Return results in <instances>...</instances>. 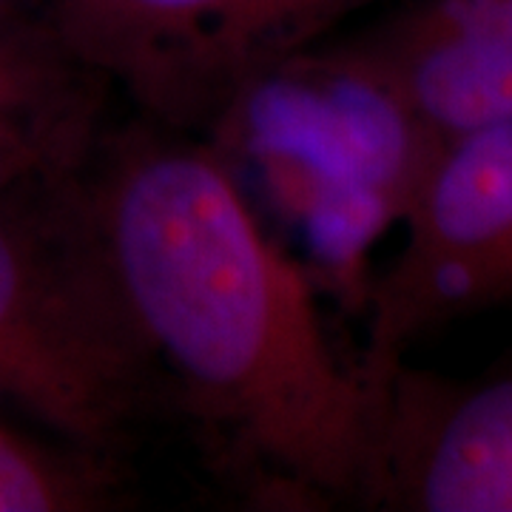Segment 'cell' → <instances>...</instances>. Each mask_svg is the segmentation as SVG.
I'll use <instances>...</instances> for the list:
<instances>
[{
  "label": "cell",
  "instance_id": "obj_1",
  "mask_svg": "<svg viewBox=\"0 0 512 512\" xmlns=\"http://www.w3.org/2000/svg\"><path fill=\"white\" fill-rule=\"evenodd\" d=\"M80 185L128 313L188 410L279 498L359 507L379 396L359 359L333 350L311 274L217 151L140 114L106 120Z\"/></svg>",
  "mask_w": 512,
  "mask_h": 512
},
{
  "label": "cell",
  "instance_id": "obj_2",
  "mask_svg": "<svg viewBox=\"0 0 512 512\" xmlns=\"http://www.w3.org/2000/svg\"><path fill=\"white\" fill-rule=\"evenodd\" d=\"M202 140L231 174H254L299 231L313 276L356 313L373 279L370 251L404 222L447 146L356 32L256 80Z\"/></svg>",
  "mask_w": 512,
  "mask_h": 512
},
{
  "label": "cell",
  "instance_id": "obj_3",
  "mask_svg": "<svg viewBox=\"0 0 512 512\" xmlns=\"http://www.w3.org/2000/svg\"><path fill=\"white\" fill-rule=\"evenodd\" d=\"M160 365L97 237L80 168L0 191V399L63 439L120 458Z\"/></svg>",
  "mask_w": 512,
  "mask_h": 512
},
{
  "label": "cell",
  "instance_id": "obj_4",
  "mask_svg": "<svg viewBox=\"0 0 512 512\" xmlns=\"http://www.w3.org/2000/svg\"><path fill=\"white\" fill-rule=\"evenodd\" d=\"M140 117L205 137L242 94L384 0H20Z\"/></svg>",
  "mask_w": 512,
  "mask_h": 512
},
{
  "label": "cell",
  "instance_id": "obj_5",
  "mask_svg": "<svg viewBox=\"0 0 512 512\" xmlns=\"http://www.w3.org/2000/svg\"><path fill=\"white\" fill-rule=\"evenodd\" d=\"M402 225L365 302L359 367L376 393L424 336L512 302V114L444 146Z\"/></svg>",
  "mask_w": 512,
  "mask_h": 512
},
{
  "label": "cell",
  "instance_id": "obj_6",
  "mask_svg": "<svg viewBox=\"0 0 512 512\" xmlns=\"http://www.w3.org/2000/svg\"><path fill=\"white\" fill-rule=\"evenodd\" d=\"M359 507L512 512V350L476 376H384Z\"/></svg>",
  "mask_w": 512,
  "mask_h": 512
},
{
  "label": "cell",
  "instance_id": "obj_7",
  "mask_svg": "<svg viewBox=\"0 0 512 512\" xmlns=\"http://www.w3.org/2000/svg\"><path fill=\"white\" fill-rule=\"evenodd\" d=\"M359 35L447 143L512 114V0H413Z\"/></svg>",
  "mask_w": 512,
  "mask_h": 512
},
{
  "label": "cell",
  "instance_id": "obj_8",
  "mask_svg": "<svg viewBox=\"0 0 512 512\" xmlns=\"http://www.w3.org/2000/svg\"><path fill=\"white\" fill-rule=\"evenodd\" d=\"M109 92L20 0H0V191L80 168Z\"/></svg>",
  "mask_w": 512,
  "mask_h": 512
},
{
  "label": "cell",
  "instance_id": "obj_9",
  "mask_svg": "<svg viewBox=\"0 0 512 512\" xmlns=\"http://www.w3.org/2000/svg\"><path fill=\"white\" fill-rule=\"evenodd\" d=\"M126 507L120 461L49 447L0 424V512H103Z\"/></svg>",
  "mask_w": 512,
  "mask_h": 512
}]
</instances>
